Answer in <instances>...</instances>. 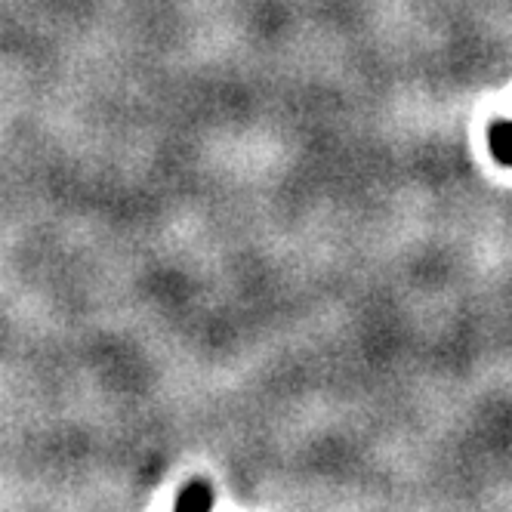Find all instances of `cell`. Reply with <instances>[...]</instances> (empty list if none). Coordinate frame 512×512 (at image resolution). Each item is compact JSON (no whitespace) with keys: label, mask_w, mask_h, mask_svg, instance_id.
<instances>
[{"label":"cell","mask_w":512,"mask_h":512,"mask_svg":"<svg viewBox=\"0 0 512 512\" xmlns=\"http://www.w3.org/2000/svg\"><path fill=\"white\" fill-rule=\"evenodd\" d=\"M195 494H182L179 506H207L210 503V491H204V485H192Z\"/></svg>","instance_id":"cell-1"}]
</instances>
